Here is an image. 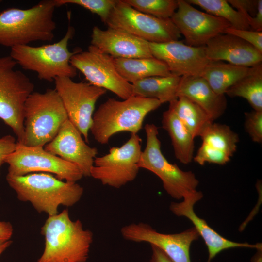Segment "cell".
I'll use <instances>...</instances> for the list:
<instances>
[{
    "label": "cell",
    "instance_id": "obj_40",
    "mask_svg": "<svg viewBox=\"0 0 262 262\" xmlns=\"http://www.w3.org/2000/svg\"><path fill=\"white\" fill-rule=\"evenodd\" d=\"M12 241L0 240V256L11 245Z\"/></svg>",
    "mask_w": 262,
    "mask_h": 262
},
{
    "label": "cell",
    "instance_id": "obj_24",
    "mask_svg": "<svg viewBox=\"0 0 262 262\" xmlns=\"http://www.w3.org/2000/svg\"><path fill=\"white\" fill-rule=\"evenodd\" d=\"M180 77L154 76L146 78L132 83L133 96L154 98L162 104L178 98L177 93Z\"/></svg>",
    "mask_w": 262,
    "mask_h": 262
},
{
    "label": "cell",
    "instance_id": "obj_19",
    "mask_svg": "<svg viewBox=\"0 0 262 262\" xmlns=\"http://www.w3.org/2000/svg\"><path fill=\"white\" fill-rule=\"evenodd\" d=\"M91 38L90 45L114 58L153 57L149 42L119 30H103L95 26Z\"/></svg>",
    "mask_w": 262,
    "mask_h": 262
},
{
    "label": "cell",
    "instance_id": "obj_3",
    "mask_svg": "<svg viewBox=\"0 0 262 262\" xmlns=\"http://www.w3.org/2000/svg\"><path fill=\"white\" fill-rule=\"evenodd\" d=\"M55 0H44L28 9L12 8L0 13V45L12 48L37 42H50L56 24Z\"/></svg>",
    "mask_w": 262,
    "mask_h": 262
},
{
    "label": "cell",
    "instance_id": "obj_41",
    "mask_svg": "<svg viewBox=\"0 0 262 262\" xmlns=\"http://www.w3.org/2000/svg\"><path fill=\"white\" fill-rule=\"evenodd\" d=\"M0 2H1V0H0Z\"/></svg>",
    "mask_w": 262,
    "mask_h": 262
},
{
    "label": "cell",
    "instance_id": "obj_14",
    "mask_svg": "<svg viewBox=\"0 0 262 262\" xmlns=\"http://www.w3.org/2000/svg\"><path fill=\"white\" fill-rule=\"evenodd\" d=\"M122 237L135 242H147L163 251L173 262H191L190 249L199 235L195 227L175 234L157 232L143 222L131 223L121 229Z\"/></svg>",
    "mask_w": 262,
    "mask_h": 262
},
{
    "label": "cell",
    "instance_id": "obj_5",
    "mask_svg": "<svg viewBox=\"0 0 262 262\" xmlns=\"http://www.w3.org/2000/svg\"><path fill=\"white\" fill-rule=\"evenodd\" d=\"M74 33V28L69 26L59 41L37 47L16 46L11 48L10 56L23 69L35 72L40 80L52 82L59 77L72 78L77 70L70 61L76 51H70L68 46Z\"/></svg>",
    "mask_w": 262,
    "mask_h": 262
},
{
    "label": "cell",
    "instance_id": "obj_29",
    "mask_svg": "<svg viewBox=\"0 0 262 262\" xmlns=\"http://www.w3.org/2000/svg\"><path fill=\"white\" fill-rule=\"evenodd\" d=\"M191 4L197 5L206 13L227 21L231 28L250 30L246 17L235 10L226 0H186Z\"/></svg>",
    "mask_w": 262,
    "mask_h": 262
},
{
    "label": "cell",
    "instance_id": "obj_36",
    "mask_svg": "<svg viewBox=\"0 0 262 262\" xmlns=\"http://www.w3.org/2000/svg\"><path fill=\"white\" fill-rule=\"evenodd\" d=\"M17 142L11 135H6L0 138V169L5 163L6 157L15 150Z\"/></svg>",
    "mask_w": 262,
    "mask_h": 262
},
{
    "label": "cell",
    "instance_id": "obj_30",
    "mask_svg": "<svg viewBox=\"0 0 262 262\" xmlns=\"http://www.w3.org/2000/svg\"><path fill=\"white\" fill-rule=\"evenodd\" d=\"M135 9L162 19L170 18L178 7V0H123Z\"/></svg>",
    "mask_w": 262,
    "mask_h": 262
},
{
    "label": "cell",
    "instance_id": "obj_16",
    "mask_svg": "<svg viewBox=\"0 0 262 262\" xmlns=\"http://www.w3.org/2000/svg\"><path fill=\"white\" fill-rule=\"evenodd\" d=\"M149 45L153 57L164 62L173 76H201L211 62L205 46H190L179 40Z\"/></svg>",
    "mask_w": 262,
    "mask_h": 262
},
{
    "label": "cell",
    "instance_id": "obj_22",
    "mask_svg": "<svg viewBox=\"0 0 262 262\" xmlns=\"http://www.w3.org/2000/svg\"><path fill=\"white\" fill-rule=\"evenodd\" d=\"M162 125L170 137L176 158L184 164L191 163L195 138L170 107L163 114Z\"/></svg>",
    "mask_w": 262,
    "mask_h": 262
},
{
    "label": "cell",
    "instance_id": "obj_21",
    "mask_svg": "<svg viewBox=\"0 0 262 262\" xmlns=\"http://www.w3.org/2000/svg\"><path fill=\"white\" fill-rule=\"evenodd\" d=\"M177 95L197 104L213 121L221 116L227 108L225 95L216 93L201 76L180 77Z\"/></svg>",
    "mask_w": 262,
    "mask_h": 262
},
{
    "label": "cell",
    "instance_id": "obj_2",
    "mask_svg": "<svg viewBox=\"0 0 262 262\" xmlns=\"http://www.w3.org/2000/svg\"><path fill=\"white\" fill-rule=\"evenodd\" d=\"M44 248L37 262H86L93 234L80 220L71 219L68 210L49 216L41 228Z\"/></svg>",
    "mask_w": 262,
    "mask_h": 262
},
{
    "label": "cell",
    "instance_id": "obj_25",
    "mask_svg": "<svg viewBox=\"0 0 262 262\" xmlns=\"http://www.w3.org/2000/svg\"><path fill=\"white\" fill-rule=\"evenodd\" d=\"M252 67H246L221 61H211L203 71L204 78L218 94L225 95L231 86L246 76Z\"/></svg>",
    "mask_w": 262,
    "mask_h": 262
},
{
    "label": "cell",
    "instance_id": "obj_28",
    "mask_svg": "<svg viewBox=\"0 0 262 262\" xmlns=\"http://www.w3.org/2000/svg\"><path fill=\"white\" fill-rule=\"evenodd\" d=\"M199 136L203 144L231 157L236 152L239 141L238 134L229 126L213 122L205 128Z\"/></svg>",
    "mask_w": 262,
    "mask_h": 262
},
{
    "label": "cell",
    "instance_id": "obj_1",
    "mask_svg": "<svg viewBox=\"0 0 262 262\" xmlns=\"http://www.w3.org/2000/svg\"><path fill=\"white\" fill-rule=\"evenodd\" d=\"M6 180L18 200L30 202L39 213L48 216L59 213L62 205L71 207L81 198L83 188L76 182L57 179L50 173L40 172L16 176L7 174Z\"/></svg>",
    "mask_w": 262,
    "mask_h": 262
},
{
    "label": "cell",
    "instance_id": "obj_11",
    "mask_svg": "<svg viewBox=\"0 0 262 262\" xmlns=\"http://www.w3.org/2000/svg\"><path fill=\"white\" fill-rule=\"evenodd\" d=\"M8 175L24 176L35 172L54 174L59 180L76 182L83 175L74 164L46 151L42 147H28L17 142L16 147L5 160Z\"/></svg>",
    "mask_w": 262,
    "mask_h": 262
},
{
    "label": "cell",
    "instance_id": "obj_34",
    "mask_svg": "<svg viewBox=\"0 0 262 262\" xmlns=\"http://www.w3.org/2000/svg\"><path fill=\"white\" fill-rule=\"evenodd\" d=\"M224 33L237 36L252 45L262 52V32L237 29L230 27L225 30Z\"/></svg>",
    "mask_w": 262,
    "mask_h": 262
},
{
    "label": "cell",
    "instance_id": "obj_33",
    "mask_svg": "<svg viewBox=\"0 0 262 262\" xmlns=\"http://www.w3.org/2000/svg\"><path fill=\"white\" fill-rule=\"evenodd\" d=\"M244 127L251 140L262 142V111L253 110L245 113Z\"/></svg>",
    "mask_w": 262,
    "mask_h": 262
},
{
    "label": "cell",
    "instance_id": "obj_31",
    "mask_svg": "<svg viewBox=\"0 0 262 262\" xmlns=\"http://www.w3.org/2000/svg\"><path fill=\"white\" fill-rule=\"evenodd\" d=\"M117 0H55L56 6L75 4L81 6L91 13L98 15L105 23Z\"/></svg>",
    "mask_w": 262,
    "mask_h": 262
},
{
    "label": "cell",
    "instance_id": "obj_26",
    "mask_svg": "<svg viewBox=\"0 0 262 262\" xmlns=\"http://www.w3.org/2000/svg\"><path fill=\"white\" fill-rule=\"evenodd\" d=\"M169 107L188 130L193 136H199L205 128L214 121L199 105L183 96L169 103Z\"/></svg>",
    "mask_w": 262,
    "mask_h": 262
},
{
    "label": "cell",
    "instance_id": "obj_7",
    "mask_svg": "<svg viewBox=\"0 0 262 262\" xmlns=\"http://www.w3.org/2000/svg\"><path fill=\"white\" fill-rule=\"evenodd\" d=\"M16 65L10 55L0 58V118L11 128L17 142L22 144L24 106L34 85L26 75L15 69Z\"/></svg>",
    "mask_w": 262,
    "mask_h": 262
},
{
    "label": "cell",
    "instance_id": "obj_18",
    "mask_svg": "<svg viewBox=\"0 0 262 262\" xmlns=\"http://www.w3.org/2000/svg\"><path fill=\"white\" fill-rule=\"evenodd\" d=\"M203 197L201 192L196 191L183 198L181 202H172L170 210L178 216H184L194 224L199 236L203 239L208 250L207 262H211L221 251L235 247L261 249V245L239 243L228 240L211 228L205 220L198 217L194 211L195 203Z\"/></svg>",
    "mask_w": 262,
    "mask_h": 262
},
{
    "label": "cell",
    "instance_id": "obj_12",
    "mask_svg": "<svg viewBox=\"0 0 262 262\" xmlns=\"http://www.w3.org/2000/svg\"><path fill=\"white\" fill-rule=\"evenodd\" d=\"M54 82L55 89L61 99L68 119L88 143L95 104L106 90L89 83L75 82L69 77L57 78Z\"/></svg>",
    "mask_w": 262,
    "mask_h": 262
},
{
    "label": "cell",
    "instance_id": "obj_27",
    "mask_svg": "<svg viewBox=\"0 0 262 262\" xmlns=\"http://www.w3.org/2000/svg\"><path fill=\"white\" fill-rule=\"evenodd\" d=\"M225 94L246 99L254 110L262 111V64L252 67L250 71L231 86Z\"/></svg>",
    "mask_w": 262,
    "mask_h": 262
},
{
    "label": "cell",
    "instance_id": "obj_9",
    "mask_svg": "<svg viewBox=\"0 0 262 262\" xmlns=\"http://www.w3.org/2000/svg\"><path fill=\"white\" fill-rule=\"evenodd\" d=\"M105 24L149 43L178 40L181 34L170 18L162 19L141 12L117 0Z\"/></svg>",
    "mask_w": 262,
    "mask_h": 262
},
{
    "label": "cell",
    "instance_id": "obj_37",
    "mask_svg": "<svg viewBox=\"0 0 262 262\" xmlns=\"http://www.w3.org/2000/svg\"><path fill=\"white\" fill-rule=\"evenodd\" d=\"M251 30L262 32V0H258L257 12L253 16L248 15L245 16Z\"/></svg>",
    "mask_w": 262,
    "mask_h": 262
},
{
    "label": "cell",
    "instance_id": "obj_35",
    "mask_svg": "<svg viewBox=\"0 0 262 262\" xmlns=\"http://www.w3.org/2000/svg\"><path fill=\"white\" fill-rule=\"evenodd\" d=\"M229 3L244 16H254L258 9V0H228Z\"/></svg>",
    "mask_w": 262,
    "mask_h": 262
},
{
    "label": "cell",
    "instance_id": "obj_39",
    "mask_svg": "<svg viewBox=\"0 0 262 262\" xmlns=\"http://www.w3.org/2000/svg\"><path fill=\"white\" fill-rule=\"evenodd\" d=\"M13 233V228L9 222L0 221V240H10Z\"/></svg>",
    "mask_w": 262,
    "mask_h": 262
},
{
    "label": "cell",
    "instance_id": "obj_38",
    "mask_svg": "<svg viewBox=\"0 0 262 262\" xmlns=\"http://www.w3.org/2000/svg\"><path fill=\"white\" fill-rule=\"evenodd\" d=\"M152 255L150 262H173L171 259L160 248L151 245Z\"/></svg>",
    "mask_w": 262,
    "mask_h": 262
},
{
    "label": "cell",
    "instance_id": "obj_23",
    "mask_svg": "<svg viewBox=\"0 0 262 262\" xmlns=\"http://www.w3.org/2000/svg\"><path fill=\"white\" fill-rule=\"evenodd\" d=\"M114 62L121 76L131 83L150 77L172 75L166 65L154 57L114 58Z\"/></svg>",
    "mask_w": 262,
    "mask_h": 262
},
{
    "label": "cell",
    "instance_id": "obj_13",
    "mask_svg": "<svg viewBox=\"0 0 262 262\" xmlns=\"http://www.w3.org/2000/svg\"><path fill=\"white\" fill-rule=\"evenodd\" d=\"M70 63L90 84L108 90L123 100L133 96L132 84L119 74L114 58L100 52L92 46L88 47L87 51H76Z\"/></svg>",
    "mask_w": 262,
    "mask_h": 262
},
{
    "label": "cell",
    "instance_id": "obj_17",
    "mask_svg": "<svg viewBox=\"0 0 262 262\" xmlns=\"http://www.w3.org/2000/svg\"><path fill=\"white\" fill-rule=\"evenodd\" d=\"M77 128L68 119L54 138L45 145L49 153L76 165L83 176L90 177L98 149L87 144Z\"/></svg>",
    "mask_w": 262,
    "mask_h": 262
},
{
    "label": "cell",
    "instance_id": "obj_8",
    "mask_svg": "<svg viewBox=\"0 0 262 262\" xmlns=\"http://www.w3.org/2000/svg\"><path fill=\"white\" fill-rule=\"evenodd\" d=\"M147 141L142 151L138 166L151 171L161 180L166 192L173 198L180 199L196 191L199 181L192 171L180 169L171 164L161 149L158 127L153 124L145 126Z\"/></svg>",
    "mask_w": 262,
    "mask_h": 262
},
{
    "label": "cell",
    "instance_id": "obj_6",
    "mask_svg": "<svg viewBox=\"0 0 262 262\" xmlns=\"http://www.w3.org/2000/svg\"><path fill=\"white\" fill-rule=\"evenodd\" d=\"M68 115L55 89L33 92L24 106V138L23 145L42 147L57 135Z\"/></svg>",
    "mask_w": 262,
    "mask_h": 262
},
{
    "label": "cell",
    "instance_id": "obj_20",
    "mask_svg": "<svg viewBox=\"0 0 262 262\" xmlns=\"http://www.w3.org/2000/svg\"><path fill=\"white\" fill-rule=\"evenodd\" d=\"M210 61H225L236 66L253 67L262 62V52L252 45L234 35L220 34L205 46Z\"/></svg>",
    "mask_w": 262,
    "mask_h": 262
},
{
    "label": "cell",
    "instance_id": "obj_4",
    "mask_svg": "<svg viewBox=\"0 0 262 262\" xmlns=\"http://www.w3.org/2000/svg\"><path fill=\"white\" fill-rule=\"evenodd\" d=\"M161 104L156 99L134 96L122 101L109 98L93 114L90 131L101 144H107L118 132L137 134L147 115Z\"/></svg>",
    "mask_w": 262,
    "mask_h": 262
},
{
    "label": "cell",
    "instance_id": "obj_32",
    "mask_svg": "<svg viewBox=\"0 0 262 262\" xmlns=\"http://www.w3.org/2000/svg\"><path fill=\"white\" fill-rule=\"evenodd\" d=\"M231 157L225 152L213 150L205 144L202 143L193 160L200 165L206 163L220 165L226 164L230 161Z\"/></svg>",
    "mask_w": 262,
    "mask_h": 262
},
{
    "label": "cell",
    "instance_id": "obj_15",
    "mask_svg": "<svg viewBox=\"0 0 262 262\" xmlns=\"http://www.w3.org/2000/svg\"><path fill=\"white\" fill-rule=\"evenodd\" d=\"M170 19L184 37L186 44L193 47L205 46L231 27L226 20L199 11L185 0H178L177 9Z\"/></svg>",
    "mask_w": 262,
    "mask_h": 262
},
{
    "label": "cell",
    "instance_id": "obj_10",
    "mask_svg": "<svg viewBox=\"0 0 262 262\" xmlns=\"http://www.w3.org/2000/svg\"><path fill=\"white\" fill-rule=\"evenodd\" d=\"M142 140L137 134H131L129 139L120 147H114L108 154L96 157L90 170V176L104 185L120 188L133 181L139 167Z\"/></svg>",
    "mask_w": 262,
    "mask_h": 262
}]
</instances>
